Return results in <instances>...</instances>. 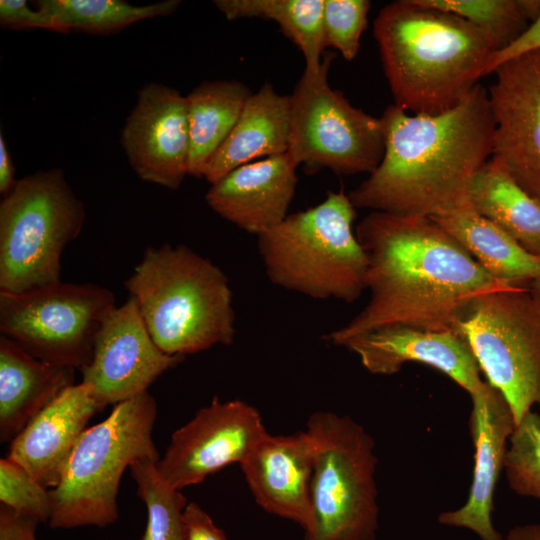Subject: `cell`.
<instances>
[{
	"label": "cell",
	"mask_w": 540,
	"mask_h": 540,
	"mask_svg": "<svg viewBox=\"0 0 540 540\" xmlns=\"http://www.w3.org/2000/svg\"><path fill=\"white\" fill-rule=\"evenodd\" d=\"M356 236L368 258L364 308L324 338L334 345L376 328L456 329L477 295L503 283L491 277L435 220L370 212Z\"/></svg>",
	"instance_id": "obj_1"
},
{
	"label": "cell",
	"mask_w": 540,
	"mask_h": 540,
	"mask_svg": "<svg viewBox=\"0 0 540 540\" xmlns=\"http://www.w3.org/2000/svg\"><path fill=\"white\" fill-rule=\"evenodd\" d=\"M380 118L384 154L348 194L355 208L437 217L471 204L475 178L493 153L494 120L481 84L440 114H411L392 104Z\"/></svg>",
	"instance_id": "obj_2"
},
{
	"label": "cell",
	"mask_w": 540,
	"mask_h": 540,
	"mask_svg": "<svg viewBox=\"0 0 540 540\" xmlns=\"http://www.w3.org/2000/svg\"><path fill=\"white\" fill-rule=\"evenodd\" d=\"M373 34L394 104L416 115L455 107L484 77L497 52L482 30L425 0L385 5Z\"/></svg>",
	"instance_id": "obj_3"
},
{
	"label": "cell",
	"mask_w": 540,
	"mask_h": 540,
	"mask_svg": "<svg viewBox=\"0 0 540 540\" xmlns=\"http://www.w3.org/2000/svg\"><path fill=\"white\" fill-rule=\"evenodd\" d=\"M124 286L165 353L185 357L233 342L235 311L229 279L188 246L148 247Z\"/></svg>",
	"instance_id": "obj_4"
},
{
	"label": "cell",
	"mask_w": 540,
	"mask_h": 540,
	"mask_svg": "<svg viewBox=\"0 0 540 540\" xmlns=\"http://www.w3.org/2000/svg\"><path fill=\"white\" fill-rule=\"evenodd\" d=\"M356 208L340 189L257 236L268 279L313 299L356 301L366 290L368 258L353 223Z\"/></svg>",
	"instance_id": "obj_5"
},
{
	"label": "cell",
	"mask_w": 540,
	"mask_h": 540,
	"mask_svg": "<svg viewBox=\"0 0 540 540\" xmlns=\"http://www.w3.org/2000/svg\"><path fill=\"white\" fill-rule=\"evenodd\" d=\"M156 417V400L146 391L115 404L107 418L84 431L50 490L51 528H103L117 521L125 469L138 459H160L152 439Z\"/></svg>",
	"instance_id": "obj_6"
},
{
	"label": "cell",
	"mask_w": 540,
	"mask_h": 540,
	"mask_svg": "<svg viewBox=\"0 0 540 540\" xmlns=\"http://www.w3.org/2000/svg\"><path fill=\"white\" fill-rule=\"evenodd\" d=\"M85 216L61 169L17 180L0 202V291L61 281L62 254L80 235Z\"/></svg>",
	"instance_id": "obj_7"
},
{
	"label": "cell",
	"mask_w": 540,
	"mask_h": 540,
	"mask_svg": "<svg viewBox=\"0 0 540 540\" xmlns=\"http://www.w3.org/2000/svg\"><path fill=\"white\" fill-rule=\"evenodd\" d=\"M315 445L313 531L305 540H374L377 457L372 436L346 415L318 411L305 429Z\"/></svg>",
	"instance_id": "obj_8"
},
{
	"label": "cell",
	"mask_w": 540,
	"mask_h": 540,
	"mask_svg": "<svg viewBox=\"0 0 540 540\" xmlns=\"http://www.w3.org/2000/svg\"><path fill=\"white\" fill-rule=\"evenodd\" d=\"M456 330L487 382L508 401L516 424L540 408V295L531 285L502 284L475 296Z\"/></svg>",
	"instance_id": "obj_9"
},
{
	"label": "cell",
	"mask_w": 540,
	"mask_h": 540,
	"mask_svg": "<svg viewBox=\"0 0 540 540\" xmlns=\"http://www.w3.org/2000/svg\"><path fill=\"white\" fill-rule=\"evenodd\" d=\"M335 56L324 53L317 71L304 70L290 95L287 153L307 173L326 168L338 175L370 174L384 154L383 123L330 87Z\"/></svg>",
	"instance_id": "obj_10"
},
{
	"label": "cell",
	"mask_w": 540,
	"mask_h": 540,
	"mask_svg": "<svg viewBox=\"0 0 540 540\" xmlns=\"http://www.w3.org/2000/svg\"><path fill=\"white\" fill-rule=\"evenodd\" d=\"M111 290L58 281L20 293L0 291V335L38 359L80 371L116 307Z\"/></svg>",
	"instance_id": "obj_11"
},
{
	"label": "cell",
	"mask_w": 540,
	"mask_h": 540,
	"mask_svg": "<svg viewBox=\"0 0 540 540\" xmlns=\"http://www.w3.org/2000/svg\"><path fill=\"white\" fill-rule=\"evenodd\" d=\"M267 433L254 406L215 397L172 434L156 467L169 486L181 491L228 465H240Z\"/></svg>",
	"instance_id": "obj_12"
},
{
	"label": "cell",
	"mask_w": 540,
	"mask_h": 540,
	"mask_svg": "<svg viewBox=\"0 0 540 540\" xmlns=\"http://www.w3.org/2000/svg\"><path fill=\"white\" fill-rule=\"evenodd\" d=\"M493 73L492 156L540 202V49L507 60Z\"/></svg>",
	"instance_id": "obj_13"
},
{
	"label": "cell",
	"mask_w": 540,
	"mask_h": 540,
	"mask_svg": "<svg viewBox=\"0 0 540 540\" xmlns=\"http://www.w3.org/2000/svg\"><path fill=\"white\" fill-rule=\"evenodd\" d=\"M185 357L162 351L151 337L132 297L116 306L106 318L89 364L81 370L82 382L106 407L148 391L164 372Z\"/></svg>",
	"instance_id": "obj_14"
},
{
	"label": "cell",
	"mask_w": 540,
	"mask_h": 540,
	"mask_svg": "<svg viewBox=\"0 0 540 540\" xmlns=\"http://www.w3.org/2000/svg\"><path fill=\"white\" fill-rule=\"evenodd\" d=\"M121 144L140 179L178 189L188 175L186 96L164 84L144 85L125 120Z\"/></svg>",
	"instance_id": "obj_15"
},
{
	"label": "cell",
	"mask_w": 540,
	"mask_h": 540,
	"mask_svg": "<svg viewBox=\"0 0 540 540\" xmlns=\"http://www.w3.org/2000/svg\"><path fill=\"white\" fill-rule=\"evenodd\" d=\"M339 346L356 354L372 374L393 375L408 362L433 367L471 395L484 381L466 340L456 329L391 325L355 335Z\"/></svg>",
	"instance_id": "obj_16"
},
{
	"label": "cell",
	"mask_w": 540,
	"mask_h": 540,
	"mask_svg": "<svg viewBox=\"0 0 540 540\" xmlns=\"http://www.w3.org/2000/svg\"><path fill=\"white\" fill-rule=\"evenodd\" d=\"M469 428L474 444V471L468 498L460 508L438 516L442 525L466 528L480 540H505L492 523L493 498L509 438L516 426L504 395L488 382L470 395Z\"/></svg>",
	"instance_id": "obj_17"
},
{
	"label": "cell",
	"mask_w": 540,
	"mask_h": 540,
	"mask_svg": "<svg viewBox=\"0 0 540 540\" xmlns=\"http://www.w3.org/2000/svg\"><path fill=\"white\" fill-rule=\"evenodd\" d=\"M315 445L304 430L267 433L240 464L256 502L266 512L294 521L309 535L314 528L311 479Z\"/></svg>",
	"instance_id": "obj_18"
},
{
	"label": "cell",
	"mask_w": 540,
	"mask_h": 540,
	"mask_svg": "<svg viewBox=\"0 0 540 540\" xmlns=\"http://www.w3.org/2000/svg\"><path fill=\"white\" fill-rule=\"evenodd\" d=\"M104 408L90 385L67 387L11 441L7 458L46 489L55 488L88 421Z\"/></svg>",
	"instance_id": "obj_19"
},
{
	"label": "cell",
	"mask_w": 540,
	"mask_h": 540,
	"mask_svg": "<svg viewBox=\"0 0 540 540\" xmlns=\"http://www.w3.org/2000/svg\"><path fill=\"white\" fill-rule=\"evenodd\" d=\"M297 167L288 153L239 166L211 184L205 200L223 219L258 236L288 216Z\"/></svg>",
	"instance_id": "obj_20"
},
{
	"label": "cell",
	"mask_w": 540,
	"mask_h": 540,
	"mask_svg": "<svg viewBox=\"0 0 540 540\" xmlns=\"http://www.w3.org/2000/svg\"><path fill=\"white\" fill-rule=\"evenodd\" d=\"M74 368L36 358L0 335V440L12 441L62 391L74 383Z\"/></svg>",
	"instance_id": "obj_21"
},
{
	"label": "cell",
	"mask_w": 540,
	"mask_h": 540,
	"mask_svg": "<svg viewBox=\"0 0 540 540\" xmlns=\"http://www.w3.org/2000/svg\"><path fill=\"white\" fill-rule=\"evenodd\" d=\"M290 137V96L265 83L248 98L228 137L209 161L204 178L213 184L233 169L285 154Z\"/></svg>",
	"instance_id": "obj_22"
},
{
	"label": "cell",
	"mask_w": 540,
	"mask_h": 540,
	"mask_svg": "<svg viewBox=\"0 0 540 540\" xmlns=\"http://www.w3.org/2000/svg\"><path fill=\"white\" fill-rule=\"evenodd\" d=\"M495 280L531 285L540 279V258L522 248L472 205L431 217Z\"/></svg>",
	"instance_id": "obj_23"
},
{
	"label": "cell",
	"mask_w": 540,
	"mask_h": 540,
	"mask_svg": "<svg viewBox=\"0 0 540 540\" xmlns=\"http://www.w3.org/2000/svg\"><path fill=\"white\" fill-rule=\"evenodd\" d=\"M470 203L540 258V202L516 182L497 157L492 156L475 178Z\"/></svg>",
	"instance_id": "obj_24"
},
{
	"label": "cell",
	"mask_w": 540,
	"mask_h": 540,
	"mask_svg": "<svg viewBox=\"0 0 540 540\" xmlns=\"http://www.w3.org/2000/svg\"><path fill=\"white\" fill-rule=\"evenodd\" d=\"M253 92L234 80L204 81L187 96L188 175L204 177L212 156L236 124Z\"/></svg>",
	"instance_id": "obj_25"
},
{
	"label": "cell",
	"mask_w": 540,
	"mask_h": 540,
	"mask_svg": "<svg viewBox=\"0 0 540 540\" xmlns=\"http://www.w3.org/2000/svg\"><path fill=\"white\" fill-rule=\"evenodd\" d=\"M324 0H215L228 19L261 18L276 22L302 52L305 71L319 69L324 55Z\"/></svg>",
	"instance_id": "obj_26"
},
{
	"label": "cell",
	"mask_w": 540,
	"mask_h": 540,
	"mask_svg": "<svg viewBox=\"0 0 540 540\" xmlns=\"http://www.w3.org/2000/svg\"><path fill=\"white\" fill-rule=\"evenodd\" d=\"M180 3L165 0L132 5L121 0H39L36 6L54 19L57 32L110 34L144 19L170 15Z\"/></svg>",
	"instance_id": "obj_27"
},
{
	"label": "cell",
	"mask_w": 540,
	"mask_h": 540,
	"mask_svg": "<svg viewBox=\"0 0 540 540\" xmlns=\"http://www.w3.org/2000/svg\"><path fill=\"white\" fill-rule=\"evenodd\" d=\"M486 33L500 51L514 42L540 14V0H425Z\"/></svg>",
	"instance_id": "obj_28"
},
{
	"label": "cell",
	"mask_w": 540,
	"mask_h": 540,
	"mask_svg": "<svg viewBox=\"0 0 540 540\" xmlns=\"http://www.w3.org/2000/svg\"><path fill=\"white\" fill-rule=\"evenodd\" d=\"M150 458L136 460L129 470L137 484V495L147 508V524L140 540H185L184 510L187 500L169 486Z\"/></svg>",
	"instance_id": "obj_29"
},
{
	"label": "cell",
	"mask_w": 540,
	"mask_h": 540,
	"mask_svg": "<svg viewBox=\"0 0 540 540\" xmlns=\"http://www.w3.org/2000/svg\"><path fill=\"white\" fill-rule=\"evenodd\" d=\"M509 487L521 496L540 499V414L526 413L509 438L504 460Z\"/></svg>",
	"instance_id": "obj_30"
},
{
	"label": "cell",
	"mask_w": 540,
	"mask_h": 540,
	"mask_svg": "<svg viewBox=\"0 0 540 540\" xmlns=\"http://www.w3.org/2000/svg\"><path fill=\"white\" fill-rule=\"evenodd\" d=\"M371 3L368 0H324L323 37L325 47H332L347 61L360 50V40L367 27Z\"/></svg>",
	"instance_id": "obj_31"
},
{
	"label": "cell",
	"mask_w": 540,
	"mask_h": 540,
	"mask_svg": "<svg viewBox=\"0 0 540 540\" xmlns=\"http://www.w3.org/2000/svg\"><path fill=\"white\" fill-rule=\"evenodd\" d=\"M0 501L17 513L40 522L49 521L51 516L50 490L7 457L0 460Z\"/></svg>",
	"instance_id": "obj_32"
},
{
	"label": "cell",
	"mask_w": 540,
	"mask_h": 540,
	"mask_svg": "<svg viewBox=\"0 0 540 540\" xmlns=\"http://www.w3.org/2000/svg\"><path fill=\"white\" fill-rule=\"evenodd\" d=\"M0 24L8 29L40 28L57 32L54 19L39 8H31L25 0H1Z\"/></svg>",
	"instance_id": "obj_33"
},
{
	"label": "cell",
	"mask_w": 540,
	"mask_h": 540,
	"mask_svg": "<svg viewBox=\"0 0 540 540\" xmlns=\"http://www.w3.org/2000/svg\"><path fill=\"white\" fill-rule=\"evenodd\" d=\"M539 49L540 14L514 42L491 56L485 67L484 76L492 74L499 65L511 58Z\"/></svg>",
	"instance_id": "obj_34"
},
{
	"label": "cell",
	"mask_w": 540,
	"mask_h": 540,
	"mask_svg": "<svg viewBox=\"0 0 540 540\" xmlns=\"http://www.w3.org/2000/svg\"><path fill=\"white\" fill-rule=\"evenodd\" d=\"M184 524L185 540H227L223 530L195 502L185 507Z\"/></svg>",
	"instance_id": "obj_35"
},
{
	"label": "cell",
	"mask_w": 540,
	"mask_h": 540,
	"mask_svg": "<svg viewBox=\"0 0 540 540\" xmlns=\"http://www.w3.org/2000/svg\"><path fill=\"white\" fill-rule=\"evenodd\" d=\"M38 519L0 505V540H36Z\"/></svg>",
	"instance_id": "obj_36"
},
{
	"label": "cell",
	"mask_w": 540,
	"mask_h": 540,
	"mask_svg": "<svg viewBox=\"0 0 540 540\" xmlns=\"http://www.w3.org/2000/svg\"><path fill=\"white\" fill-rule=\"evenodd\" d=\"M15 168L5 138L0 133V193L7 194L15 185Z\"/></svg>",
	"instance_id": "obj_37"
},
{
	"label": "cell",
	"mask_w": 540,
	"mask_h": 540,
	"mask_svg": "<svg viewBox=\"0 0 540 540\" xmlns=\"http://www.w3.org/2000/svg\"><path fill=\"white\" fill-rule=\"evenodd\" d=\"M505 540H540V523L515 526Z\"/></svg>",
	"instance_id": "obj_38"
},
{
	"label": "cell",
	"mask_w": 540,
	"mask_h": 540,
	"mask_svg": "<svg viewBox=\"0 0 540 540\" xmlns=\"http://www.w3.org/2000/svg\"><path fill=\"white\" fill-rule=\"evenodd\" d=\"M531 286L540 295V279L534 281Z\"/></svg>",
	"instance_id": "obj_39"
},
{
	"label": "cell",
	"mask_w": 540,
	"mask_h": 540,
	"mask_svg": "<svg viewBox=\"0 0 540 540\" xmlns=\"http://www.w3.org/2000/svg\"><path fill=\"white\" fill-rule=\"evenodd\" d=\"M37 540V539H36Z\"/></svg>",
	"instance_id": "obj_40"
}]
</instances>
